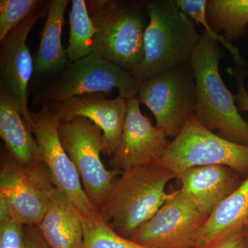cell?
<instances>
[{
    "instance_id": "1",
    "label": "cell",
    "mask_w": 248,
    "mask_h": 248,
    "mask_svg": "<svg viewBox=\"0 0 248 248\" xmlns=\"http://www.w3.org/2000/svg\"><path fill=\"white\" fill-rule=\"evenodd\" d=\"M223 52L205 31L201 34L190 64L195 79V115L202 125L228 141L248 146V122L235 104L236 95L225 86L219 72Z\"/></svg>"
},
{
    "instance_id": "2",
    "label": "cell",
    "mask_w": 248,
    "mask_h": 248,
    "mask_svg": "<svg viewBox=\"0 0 248 248\" xmlns=\"http://www.w3.org/2000/svg\"><path fill=\"white\" fill-rule=\"evenodd\" d=\"M174 173L152 164L125 170L115 179L99 209L108 224L121 236L133 235L172 196L165 191Z\"/></svg>"
},
{
    "instance_id": "3",
    "label": "cell",
    "mask_w": 248,
    "mask_h": 248,
    "mask_svg": "<svg viewBox=\"0 0 248 248\" xmlns=\"http://www.w3.org/2000/svg\"><path fill=\"white\" fill-rule=\"evenodd\" d=\"M148 26L143 37L144 59L132 73L141 84L155 75L190 63L201 34L196 23L174 0H145Z\"/></svg>"
},
{
    "instance_id": "4",
    "label": "cell",
    "mask_w": 248,
    "mask_h": 248,
    "mask_svg": "<svg viewBox=\"0 0 248 248\" xmlns=\"http://www.w3.org/2000/svg\"><path fill=\"white\" fill-rule=\"evenodd\" d=\"M97 33L92 53L133 73L144 59L143 37L149 19L143 1H86Z\"/></svg>"
},
{
    "instance_id": "5",
    "label": "cell",
    "mask_w": 248,
    "mask_h": 248,
    "mask_svg": "<svg viewBox=\"0 0 248 248\" xmlns=\"http://www.w3.org/2000/svg\"><path fill=\"white\" fill-rule=\"evenodd\" d=\"M153 164L174 173L176 178L192 168L223 166L241 178L248 176V146L228 141L205 128L195 112L187 119L182 131Z\"/></svg>"
},
{
    "instance_id": "6",
    "label": "cell",
    "mask_w": 248,
    "mask_h": 248,
    "mask_svg": "<svg viewBox=\"0 0 248 248\" xmlns=\"http://www.w3.org/2000/svg\"><path fill=\"white\" fill-rule=\"evenodd\" d=\"M140 83L133 74L94 54L73 62L32 97V104H57L76 96L114 89L125 99L137 97Z\"/></svg>"
},
{
    "instance_id": "7",
    "label": "cell",
    "mask_w": 248,
    "mask_h": 248,
    "mask_svg": "<svg viewBox=\"0 0 248 248\" xmlns=\"http://www.w3.org/2000/svg\"><path fill=\"white\" fill-rule=\"evenodd\" d=\"M54 187L43 162L22 166L4 148L0 170V221L14 220L23 226H38Z\"/></svg>"
},
{
    "instance_id": "8",
    "label": "cell",
    "mask_w": 248,
    "mask_h": 248,
    "mask_svg": "<svg viewBox=\"0 0 248 248\" xmlns=\"http://www.w3.org/2000/svg\"><path fill=\"white\" fill-rule=\"evenodd\" d=\"M60 141L78 171L85 193L95 208H100L116 179L123 171L106 169L100 155L105 153L102 130L84 117L61 122Z\"/></svg>"
},
{
    "instance_id": "9",
    "label": "cell",
    "mask_w": 248,
    "mask_h": 248,
    "mask_svg": "<svg viewBox=\"0 0 248 248\" xmlns=\"http://www.w3.org/2000/svg\"><path fill=\"white\" fill-rule=\"evenodd\" d=\"M137 97L166 136L176 138L195 112V76L190 63L162 72L142 81Z\"/></svg>"
},
{
    "instance_id": "10",
    "label": "cell",
    "mask_w": 248,
    "mask_h": 248,
    "mask_svg": "<svg viewBox=\"0 0 248 248\" xmlns=\"http://www.w3.org/2000/svg\"><path fill=\"white\" fill-rule=\"evenodd\" d=\"M30 114L28 128L35 136L54 186L73 202L80 214L89 215L97 210L85 193L78 171L62 146L58 133L61 122L45 105Z\"/></svg>"
},
{
    "instance_id": "11",
    "label": "cell",
    "mask_w": 248,
    "mask_h": 248,
    "mask_svg": "<svg viewBox=\"0 0 248 248\" xmlns=\"http://www.w3.org/2000/svg\"><path fill=\"white\" fill-rule=\"evenodd\" d=\"M49 1L13 29L1 42L0 47V94L22 115L28 128L31 123L28 109V86L33 73V58L27 45L28 36L35 23L45 17Z\"/></svg>"
},
{
    "instance_id": "12",
    "label": "cell",
    "mask_w": 248,
    "mask_h": 248,
    "mask_svg": "<svg viewBox=\"0 0 248 248\" xmlns=\"http://www.w3.org/2000/svg\"><path fill=\"white\" fill-rule=\"evenodd\" d=\"M207 218L180 190L174 191L130 240L151 248H192Z\"/></svg>"
},
{
    "instance_id": "13",
    "label": "cell",
    "mask_w": 248,
    "mask_h": 248,
    "mask_svg": "<svg viewBox=\"0 0 248 248\" xmlns=\"http://www.w3.org/2000/svg\"><path fill=\"white\" fill-rule=\"evenodd\" d=\"M140 104L137 97L128 99L120 143L109 162L112 169L124 171L149 166L169 144L166 134L141 113Z\"/></svg>"
},
{
    "instance_id": "14",
    "label": "cell",
    "mask_w": 248,
    "mask_h": 248,
    "mask_svg": "<svg viewBox=\"0 0 248 248\" xmlns=\"http://www.w3.org/2000/svg\"><path fill=\"white\" fill-rule=\"evenodd\" d=\"M45 106L61 122L78 117L91 121L102 130L107 146L104 153L110 156L115 153L120 141L128 99L119 95L115 99H107L104 93H93Z\"/></svg>"
},
{
    "instance_id": "15",
    "label": "cell",
    "mask_w": 248,
    "mask_h": 248,
    "mask_svg": "<svg viewBox=\"0 0 248 248\" xmlns=\"http://www.w3.org/2000/svg\"><path fill=\"white\" fill-rule=\"evenodd\" d=\"M178 179L182 183L179 190L207 217L243 182L237 173L223 166L192 168L184 171Z\"/></svg>"
},
{
    "instance_id": "16",
    "label": "cell",
    "mask_w": 248,
    "mask_h": 248,
    "mask_svg": "<svg viewBox=\"0 0 248 248\" xmlns=\"http://www.w3.org/2000/svg\"><path fill=\"white\" fill-rule=\"evenodd\" d=\"M37 228L50 248H82L84 232L79 210L55 186Z\"/></svg>"
},
{
    "instance_id": "17",
    "label": "cell",
    "mask_w": 248,
    "mask_h": 248,
    "mask_svg": "<svg viewBox=\"0 0 248 248\" xmlns=\"http://www.w3.org/2000/svg\"><path fill=\"white\" fill-rule=\"evenodd\" d=\"M207 18L208 23L203 24L205 32L229 50L235 66L246 64V60L232 42L247 32L248 0H208Z\"/></svg>"
},
{
    "instance_id": "18",
    "label": "cell",
    "mask_w": 248,
    "mask_h": 248,
    "mask_svg": "<svg viewBox=\"0 0 248 248\" xmlns=\"http://www.w3.org/2000/svg\"><path fill=\"white\" fill-rule=\"evenodd\" d=\"M248 228V176L210 214L197 233L195 248H210L236 228Z\"/></svg>"
},
{
    "instance_id": "19",
    "label": "cell",
    "mask_w": 248,
    "mask_h": 248,
    "mask_svg": "<svg viewBox=\"0 0 248 248\" xmlns=\"http://www.w3.org/2000/svg\"><path fill=\"white\" fill-rule=\"evenodd\" d=\"M68 3V0L49 1L40 45L33 58V72L37 76L59 73L68 65L66 50L62 46L61 40L65 11Z\"/></svg>"
},
{
    "instance_id": "20",
    "label": "cell",
    "mask_w": 248,
    "mask_h": 248,
    "mask_svg": "<svg viewBox=\"0 0 248 248\" xmlns=\"http://www.w3.org/2000/svg\"><path fill=\"white\" fill-rule=\"evenodd\" d=\"M0 136L5 148L19 164L31 166L42 162L38 145L19 112L0 94Z\"/></svg>"
},
{
    "instance_id": "21",
    "label": "cell",
    "mask_w": 248,
    "mask_h": 248,
    "mask_svg": "<svg viewBox=\"0 0 248 248\" xmlns=\"http://www.w3.org/2000/svg\"><path fill=\"white\" fill-rule=\"evenodd\" d=\"M70 33L67 57L76 61L92 53L97 29L88 11L85 0H73L69 14Z\"/></svg>"
},
{
    "instance_id": "22",
    "label": "cell",
    "mask_w": 248,
    "mask_h": 248,
    "mask_svg": "<svg viewBox=\"0 0 248 248\" xmlns=\"http://www.w3.org/2000/svg\"><path fill=\"white\" fill-rule=\"evenodd\" d=\"M80 216L84 232L82 248H151L137 244L116 232L98 209L89 215L80 214Z\"/></svg>"
},
{
    "instance_id": "23",
    "label": "cell",
    "mask_w": 248,
    "mask_h": 248,
    "mask_svg": "<svg viewBox=\"0 0 248 248\" xmlns=\"http://www.w3.org/2000/svg\"><path fill=\"white\" fill-rule=\"evenodd\" d=\"M45 1L1 0L0 1V42L28 16L39 9Z\"/></svg>"
},
{
    "instance_id": "24",
    "label": "cell",
    "mask_w": 248,
    "mask_h": 248,
    "mask_svg": "<svg viewBox=\"0 0 248 248\" xmlns=\"http://www.w3.org/2000/svg\"><path fill=\"white\" fill-rule=\"evenodd\" d=\"M0 248H27L22 223L14 220L0 221Z\"/></svg>"
},
{
    "instance_id": "25",
    "label": "cell",
    "mask_w": 248,
    "mask_h": 248,
    "mask_svg": "<svg viewBox=\"0 0 248 248\" xmlns=\"http://www.w3.org/2000/svg\"><path fill=\"white\" fill-rule=\"evenodd\" d=\"M228 74L236 80L238 85L237 94H236L238 109L240 111L248 112V93L245 87V78L248 75V68L246 66L229 67L227 69Z\"/></svg>"
},
{
    "instance_id": "26",
    "label": "cell",
    "mask_w": 248,
    "mask_h": 248,
    "mask_svg": "<svg viewBox=\"0 0 248 248\" xmlns=\"http://www.w3.org/2000/svg\"><path fill=\"white\" fill-rule=\"evenodd\" d=\"M248 236V228H236L210 248H247Z\"/></svg>"
},
{
    "instance_id": "27",
    "label": "cell",
    "mask_w": 248,
    "mask_h": 248,
    "mask_svg": "<svg viewBox=\"0 0 248 248\" xmlns=\"http://www.w3.org/2000/svg\"><path fill=\"white\" fill-rule=\"evenodd\" d=\"M27 248H50L36 226H24Z\"/></svg>"
},
{
    "instance_id": "28",
    "label": "cell",
    "mask_w": 248,
    "mask_h": 248,
    "mask_svg": "<svg viewBox=\"0 0 248 248\" xmlns=\"http://www.w3.org/2000/svg\"><path fill=\"white\" fill-rule=\"evenodd\" d=\"M247 248H248V247Z\"/></svg>"
},
{
    "instance_id": "29",
    "label": "cell",
    "mask_w": 248,
    "mask_h": 248,
    "mask_svg": "<svg viewBox=\"0 0 248 248\" xmlns=\"http://www.w3.org/2000/svg\"><path fill=\"white\" fill-rule=\"evenodd\" d=\"M195 248L192 247V248Z\"/></svg>"
}]
</instances>
